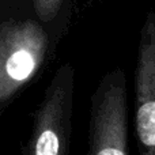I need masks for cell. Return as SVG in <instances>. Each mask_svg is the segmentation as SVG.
Instances as JSON below:
<instances>
[{
    "label": "cell",
    "mask_w": 155,
    "mask_h": 155,
    "mask_svg": "<svg viewBox=\"0 0 155 155\" xmlns=\"http://www.w3.org/2000/svg\"><path fill=\"white\" fill-rule=\"evenodd\" d=\"M127 76L121 68L106 72L90 98L87 155H129Z\"/></svg>",
    "instance_id": "3"
},
{
    "label": "cell",
    "mask_w": 155,
    "mask_h": 155,
    "mask_svg": "<svg viewBox=\"0 0 155 155\" xmlns=\"http://www.w3.org/2000/svg\"><path fill=\"white\" fill-rule=\"evenodd\" d=\"M134 84L137 155H155V11L147 14L140 29Z\"/></svg>",
    "instance_id": "4"
},
{
    "label": "cell",
    "mask_w": 155,
    "mask_h": 155,
    "mask_svg": "<svg viewBox=\"0 0 155 155\" xmlns=\"http://www.w3.org/2000/svg\"><path fill=\"white\" fill-rule=\"evenodd\" d=\"M75 79L71 63L57 68L33 114L26 155H70Z\"/></svg>",
    "instance_id": "2"
},
{
    "label": "cell",
    "mask_w": 155,
    "mask_h": 155,
    "mask_svg": "<svg viewBox=\"0 0 155 155\" xmlns=\"http://www.w3.org/2000/svg\"><path fill=\"white\" fill-rule=\"evenodd\" d=\"M53 42L38 19H4L0 25V114L46 67Z\"/></svg>",
    "instance_id": "1"
},
{
    "label": "cell",
    "mask_w": 155,
    "mask_h": 155,
    "mask_svg": "<svg viewBox=\"0 0 155 155\" xmlns=\"http://www.w3.org/2000/svg\"><path fill=\"white\" fill-rule=\"evenodd\" d=\"M72 0H33L35 18L42 25H53L54 22H68Z\"/></svg>",
    "instance_id": "5"
}]
</instances>
